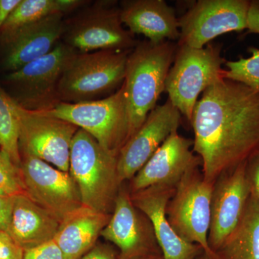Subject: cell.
Listing matches in <instances>:
<instances>
[{
  "label": "cell",
  "instance_id": "1",
  "mask_svg": "<svg viewBox=\"0 0 259 259\" xmlns=\"http://www.w3.org/2000/svg\"><path fill=\"white\" fill-rule=\"evenodd\" d=\"M190 123L204 179L214 183L259 150V94L224 78L204 90Z\"/></svg>",
  "mask_w": 259,
  "mask_h": 259
},
{
  "label": "cell",
  "instance_id": "2",
  "mask_svg": "<svg viewBox=\"0 0 259 259\" xmlns=\"http://www.w3.org/2000/svg\"><path fill=\"white\" fill-rule=\"evenodd\" d=\"M177 48L170 40L154 44L146 40L138 42L130 53L122 83L128 122L127 141L144 123L165 91Z\"/></svg>",
  "mask_w": 259,
  "mask_h": 259
},
{
  "label": "cell",
  "instance_id": "3",
  "mask_svg": "<svg viewBox=\"0 0 259 259\" xmlns=\"http://www.w3.org/2000/svg\"><path fill=\"white\" fill-rule=\"evenodd\" d=\"M118 156L109 152L83 130L79 129L71 144L69 173L85 207L112 214L121 182Z\"/></svg>",
  "mask_w": 259,
  "mask_h": 259
},
{
  "label": "cell",
  "instance_id": "4",
  "mask_svg": "<svg viewBox=\"0 0 259 259\" xmlns=\"http://www.w3.org/2000/svg\"><path fill=\"white\" fill-rule=\"evenodd\" d=\"M104 50L77 53L65 69L58 87L66 103L94 101L120 88L131 51Z\"/></svg>",
  "mask_w": 259,
  "mask_h": 259
},
{
  "label": "cell",
  "instance_id": "5",
  "mask_svg": "<svg viewBox=\"0 0 259 259\" xmlns=\"http://www.w3.org/2000/svg\"><path fill=\"white\" fill-rule=\"evenodd\" d=\"M221 49L219 44H207L202 49L178 45L167 75L165 92L172 105L190 122L199 95L226 78L222 66L226 60L221 56Z\"/></svg>",
  "mask_w": 259,
  "mask_h": 259
},
{
  "label": "cell",
  "instance_id": "6",
  "mask_svg": "<svg viewBox=\"0 0 259 259\" xmlns=\"http://www.w3.org/2000/svg\"><path fill=\"white\" fill-rule=\"evenodd\" d=\"M40 113L74 124L117 156L127 142L128 122L122 85L115 93L100 100L77 103L61 102Z\"/></svg>",
  "mask_w": 259,
  "mask_h": 259
},
{
  "label": "cell",
  "instance_id": "7",
  "mask_svg": "<svg viewBox=\"0 0 259 259\" xmlns=\"http://www.w3.org/2000/svg\"><path fill=\"white\" fill-rule=\"evenodd\" d=\"M213 185L204 180L199 167L186 174L167 204L166 217L184 241L200 245L205 253L215 256L208 244Z\"/></svg>",
  "mask_w": 259,
  "mask_h": 259
},
{
  "label": "cell",
  "instance_id": "8",
  "mask_svg": "<svg viewBox=\"0 0 259 259\" xmlns=\"http://www.w3.org/2000/svg\"><path fill=\"white\" fill-rule=\"evenodd\" d=\"M77 51L60 41L47 55L10 72L5 79L16 88L15 102L26 110L45 112L60 100L58 87L65 69Z\"/></svg>",
  "mask_w": 259,
  "mask_h": 259
},
{
  "label": "cell",
  "instance_id": "9",
  "mask_svg": "<svg viewBox=\"0 0 259 259\" xmlns=\"http://www.w3.org/2000/svg\"><path fill=\"white\" fill-rule=\"evenodd\" d=\"M15 109L20 156L38 158L61 171H69L71 144L79 127L57 117L24 109L16 102Z\"/></svg>",
  "mask_w": 259,
  "mask_h": 259
},
{
  "label": "cell",
  "instance_id": "10",
  "mask_svg": "<svg viewBox=\"0 0 259 259\" xmlns=\"http://www.w3.org/2000/svg\"><path fill=\"white\" fill-rule=\"evenodd\" d=\"M62 38L78 53L104 50H132L138 42L121 21L120 8L97 3L76 15L66 28Z\"/></svg>",
  "mask_w": 259,
  "mask_h": 259
},
{
  "label": "cell",
  "instance_id": "11",
  "mask_svg": "<svg viewBox=\"0 0 259 259\" xmlns=\"http://www.w3.org/2000/svg\"><path fill=\"white\" fill-rule=\"evenodd\" d=\"M248 0H199L179 18L178 45L202 49L223 34L247 29Z\"/></svg>",
  "mask_w": 259,
  "mask_h": 259
},
{
  "label": "cell",
  "instance_id": "12",
  "mask_svg": "<svg viewBox=\"0 0 259 259\" xmlns=\"http://www.w3.org/2000/svg\"><path fill=\"white\" fill-rule=\"evenodd\" d=\"M20 169L25 194L59 222L82 207L79 188L69 171L29 156H21Z\"/></svg>",
  "mask_w": 259,
  "mask_h": 259
},
{
  "label": "cell",
  "instance_id": "13",
  "mask_svg": "<svg viewBox=\"0 0 259 259\" xmlns=\"http://www.w3.org/2000/svg\"><path fill=\"white\" fill-rule=\"evenodd\" d=\"M101 236L118 248L120 259L162 254L151 221L133 203L125 182L121 186L113 212Z\"/></svg>",
  "mask_w": 259,
  "mask_h": 259
},
{
  "label": "cell",
  "instance_id": "14",
  "mask_svg": "<svg viewBox=\"0 0 259 259\" xmlns=\"http://www.w3.org/2000/svg\"><path fill=\"white\" fill-rule=\"evenodd\" d=\"M245 162L220 175L213 185L208 244L214 253L241 222L249 200Z\"/></svg>",
  "mask_w": 259,
  "mask_h": 259
},
{
  "label": "cell",
  "instance_id": "15",
  "mask_svg": "<svg viewBox=\"0 0 259 259\" xmlns=\"http://www.w3.org/2000/svg\"><path fill=\"white\" fill-rule=\"evenodd\" d=\"M182 114L167 100L148 114L144 123L121 148L117 169L122 183L131 181L174 131L178 130Z\"/></svg>",
  "mask_w": 259,
  "mask_h": 259
},
{
  "label": "cell",
  "instance_id": "16",
  "mask_svg": "<svg viewBox=\"0 0 259 259\" xmlns=\"http://www.w3.org/2000/svg\"><path fill=\"white\" fill-rule=\"evenodd\" d=\"M194 141L174 131L130 182L131 193L153 186L177 187L186 174L202 166L191 151Z\"/></svg>",
  "mask_w": 259,
  "mask_h": 259
},
{
  "label": "cell",
  "instance_id": "17",
  "mask_svg": "<svg viewBox=\"0 0 259 259\" xmlns=\"http://www.w3.org/2000/svg\"><path fill=\"white\" fill-rule=\"evenodd\" d=\"M176 187L153 186L131 193L133 203L152 224L164 259H196L204 250L184 241L174 231L166 217V207Z\"/></svg>",
  "mask_w": 259,
  "mask_h": 259
},
{
  "label": "cell",
  "instance_id": "18",
  "mask_svg": "<svg viewBox=\"0 0 259 259\" xmlns=\"http://www.w3.org/2000/svg\"><path fill=\"white\" fill-rule=\"evenodd\" d=\"M64 13H55L20 29L5 42V69L16 71L44 57L61 41L66 28Z\"/></svg>",
  "mask_w": 259,
  "mask_h": 259
},
{
  "label": "cell",
  "instance_id": "19",
  "mask_svg": "<svg viewBox=\"0 0 259 259\" xmlns=\"http://www.w3.org/2000/svg\"><path fill=\"white\" fill-rule=\"evenodd\" d=\"M120 19L134 35L158 44L180 40L179 18L164 0H127L121 3Z\"/></svg>",
  "mask_w": 259,
  "mask_h": 259
},
{
  "label": "cell",
  "instance_id": "20",
  "mask_svg": "<svg viewBox=\"0 0 259 259\" xmlns=\"http://www.w3.org/2000/svg\"><path fill=\"white\" fill-rule=\"evenodd\" d=\"M61 223L26 194L15 196L8 235L24 250L53 241Z\"/></svg>",
  "mask_w": 259,
  "mask_h": 259
},
{
  "label": "cell",
  "instance_id": "21",
  "mask_svg": "<svg viewBox=\"0 0 259 259\" xmlns=\"http://www.w3.org/2000/svg\"><path fill=\"white\" fill-rule=\"evenodd\" d=\"M110 216L83 205L65 218L54 239L65 258L81 259L93 249Z\"/></svg>",
  "mask_w": 259,
  "mask_h": 259
},
{
  "label": "cell",
  "instance_id": "22",
  "mask_svg": "<svg viewBox=\"0 0 259 259\" xmlns=\"http://www.w3.org/2000/svg\"><path fill=\"white\" fill-rule=\"evenodd\" d=\"M214 254L217 259H259V199L253 194L241 222Z\"/></svg>",
  "mask_w": 259,
  "mask_h": 259
},
{
  "label": "cell",
  "instance_id": "23",
  "mask_svg": "<svg viewBox=\"0 0 259 259\" xmlns=\"http://www.w3.org/2000/svg\"><path fill=\"white\" fill-rule=\"evenodd\" d=\"M84 3L79 0H21L0 30V38L5 44L20 29L49 15L69 13Z\"/></svg>",
  "mask_w": 259,
  "mask_h": 259
},
{
  "label": "cell",
  "instance_id": "24",
  "mask_svg": "<svg viewBox=\"0 0 259 259\" xmlns=\"http://www.w3.org/2000/svg\"><path fill=\"white\" fill-rule=\"evenodd\" d=\"M0 149L15 165L21 163L19 148V120L15 102L0 86Z\"/></svg>",
  "mask_w": 259,
  "mask_h": 259
},
{
  "label": "cell",
  "instance_id": "25",
  "mask_svg": "<svg viewBox=\"0 0 259 259\" xmlns=\"http://www.w3.org/2000/svg\"><path fill=\"white\" fill-rule=\"evenodd\" d=\"M250 56L226 62V79L238 81L259 94V49L250 47Z\"/></svg>",
  "mask_w": 259,
  "mask_h": 259
},
{
  "label": "cell",
  "instance_id": "26",
  "mask_svg": "<svg viewBox=\"0 0 259 259\" xmlns=\"http://www.w3.org/2000/svg\"><path fill=\"white\" fill-rule=\"evenodd\" d=\"M25 194L20 167L0 149V195L15 197Z\"/></svg>",
  "mask_w": 259,
  "mask_h": 259
},
{
  "label": "cell",
  "instance_id": "27",
  "mask_svg": "<svg viewBox=\"0 0 259 259\" xmlns=\"http://www.w3.org/2000/svg\"><path fill=\"white\" fill-rule=\"evenodd\" d=\"M23 259H66L54 240L31 249L24 250Z\"/></svg>",
  "mask_w": 259,
  "mask_h": 259
},
{
  "label": "cell",
  "instance_id": "28",
  "mask_svg": "<svg viewBox=\"0 0 259 259\" xmlns=\"http://www.w3.org/2000/svg\"><path fill=\"white\" fill-rule=\"evenodd\" d=\"M24 250L6 233L0 231V259H23Z\"/></svg>",
  "mask_w": 259,
  "mask_h": 259
},
{
  "label": "cell",
  "instance_id": "29",
  "mask_svg": "<svg viewBox=\"0 0 259 259\" xmlns=\"http://www.w3.org/2000/svg\"><path fill=\"white\" fill-rule=\"evenodd\" d=\"M245 174L251 193L259 199V150L245 162Z\"/></svg>",
  "mask_w": 259,
  "mask_h": 259
},
{
  "label": "cell",
  "instance_id": "30",
  "mask_svg": "<svg viewBox=\"0 0 259 259\" xmlns=\"http://www.w3.org/2000/svg\"><path fill=\"white\" fill-rule=\"evenodd\" d=\"M15 197L0 195V231L6 233L8 232L13 212Z\"/></svg>",
  "mask_w": 259,
  "mask_h": 259
},
{
  "label": "cell",
  "instance_id": "31",
  "mask_svg": "<svg viewBox=\"0 0 259 259\" xmlns=\"http://www.w3.org/2000/svg\"><path fill=\"white\" fill-rule=\"evenodd\" d=\"M81 259H120L118 252L109 245L98 243Z\"/></svg>",
  "mask_w": 259,
  "mask_h": 259
},
{
  "label": "cell",
  "instance_id": "32",
  "mask_svg": "<svg viewBox=\"0 0 259 259\" xmlns=\"http://www.w3.org/2000/svg\"><path fill=\"white\" fill-rule=\"evenodd\" d=\"M247 29L252 33L259 34V0L250 1Z\"/></svg>",
  "mask_w": 259,
  "mask_h": 259
},
{
  "label": "cell",
  "instance_id": "33",
  "mask_svg": "<svg viewBox=\"0 0 259 259\" xmlns=\"http://www.w3.org/2000/svg\"><path fill=\"white\" fill-rule=\"evenodd\" d=\"M21 0H0V30Z\"/></svg>",
  "mask_w": 259,
  "mask_h": 259
},
{
  "label": "cell",
  "instance_id": "34",
  "mask_svg": "<svg viewBox=\"0 0 259 259\" xmlns=\"http://www.w3.org/2000/svg\"><path fill=\"white\" fill-rule=\"evenodd\" d=\"M196 259H217L216 258V256L214 255H211L208 254V253H205V252L203 251L200 255H198Z\"/></svg>",
  "mask_w": 259,
  "mask_h": 259
},
{
  "label": "cell",
  "instance_id": "35",
  "mask_svg": "<svg viewBox=\"0 0 259 259\" xmlns=\"http://www.w3.org/2000/svg\"><path fill=\"white\" fill-rule=\"evenodd\" d=\"M141 259H164V258H163V254H158L150 255V256L145 257Z\"/></svg>",
  "mask_w": 259,
  "mask_h": 259
}]
</instances>
